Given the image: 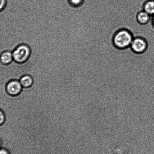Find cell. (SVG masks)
Returning <instances> with one entry per match:
<instances>
[{"label":"cell","mask_w":154,"mask_h":154,"mask_svg":"<svg viewBox=\"0 0 154 154\" xmlns=\"http://www.w3.org/2000/svg\"><path fill=\"white\" fill-rule=\"evenodd\" d=\"M23 87L18 80L10 81L6 86V90L9 95L13 96L19 95L21 92Z\"/></svg>","instance_id":"cell-3"},{"label":"cell","mask_w":154,"mask_h":154,"mask_svg":"<svg viewBox=\"0 0 154 154\" xmlns=\"http://www.w3.org/2000/svg\"><path fill=\"white\" fill-rule=\"evenodd\" d=\"M134 37L128 30L122 29L118 31L113 37V42L115 46L119 49H125L129 47L132 43Z\"/></svg>","instance_id":"cell-1"},{"label":"cell","mask_w":154,"mask_h":154,"mask_svg":"<svg viewBox=\"0 0 154 154\" xmlns=\"http://www.w3.org/2000/svg\"><path fill=\"white\" fill-rule=\"evenodd\" d=\"M0 154H10L9 151L5 148L0 149Z\"/></svg>","instance_id":"cell-12"},{"label":"cell","mask_w":154,"mask_h":154,"mask_svg":"<svg viewBox=\"0 0 154 154\" xmlns=\"http://www.w3.org/2000/svg\"><path fill=\"white\" fill-rule=\"evenodd\" d=\"M0 61L4 65L11 63L13 61L12 52L5 51L3 52L0 56Z\"/></svg>","instance_id":"cell-5"},{"label":"cell","mask_w":154,"mask_h":154,"mask_svg":"<svg viewBox=\"0 0 154 154\" xmlns=\"http://www.w3.org/2000/svg\"><path fill=\"white\" fill-rule=\"evenodd\" d=\"M19 82L23 88H29L32 86L33 79L29 75H25L20 78Z\"/></svg>","instance_id":"cell-6"},{"label":"cell","mask_w":154,"mask_h":154,"mask_svg":"<svg viewBox=\"0 0 154 154\" xmlns=\"http://www.w3.org/2000/svg\"><path fill=\"white\" fill-rule=\"evenodd\" d=\"M143 11L151 16L154 15V0L147 1L143 6Z\"/></svg>","instance_id":"cell-8"},{"label":"cell","mask_w":154,"mask_h":154,"mask_svg":"<svg viewBox=\"0 0 154 154\" xmlns=\"http://www.w3.org/2000/svg\"><path fill=\"white\" fill-rule=\"evenodd\" d=\"M151 16L144 11H140L137 16V21L141 24H145L150 20Z\"/></svg>","instance_id":"cell-7"},{"label":"cell","mask_w":154,"mask_h":154,"mask_svg":"<svg viewBox=\"0 0 154 154\" xmlns=\"http://www.w3.org/2000/svg\"><path fill=\"white\" fill-rule=\"evenodd\" d=\"M147 46L146 40L140 37L134 38L130 46L132 50L137 53H143L146 51Z\"/></svg>","instance_id":"cell-4"},{"label":"cell","mask_w":154,"mask_h":154,"mask_svg":"<svg viewBox=\"0 0 154 154\" xmlns=\"http://www.w3.org/2000/svg\"><path fill=\"white\" fill-rule=\"evenodd\" d=\"M3 146V142L2 140L0 139V149Z\"/></svg>","instance_id":"cell-13"},{"label":"cell","mask_w":154,"mask_h":154,"mask_svg":"<svg viewBox=\"0 0 154 154\" xmlns=\"http://www.w3.org/2000/svg\"><path fill=\"white\" fill-rule=\"evenodd\" d=\"M84 0H69L70 4L74 6L78 7L83 3Z\"/></svg>","instance_id":"cell-9"},{"label":"cell","mask_w":154,"mask_h":154,"mask_svg":"<svg viewBox=\"0 0 154 154\" xmlns=\"http://www.w3.org/2000/svg\"><path fill=\"white\" fill-rule=\"evenodd\" d=\"M7 4V0H0V11L5 8Z\"/></svg>","instance_id":"cell-11"},{"label":"cell","mask_w":154,"mask_h":154,"mask_svg":"<svg viewBox=\"0 0 154 154\" xmlns=\"http://www.w3.org/2000/svg\"><path fill=\"white\" fill-rule=\"evenodd\" d=\"M152 23H153V25L154 26V15L153 16H152Z\"/></svg>","instance_id":"cell-14"},{"label":"cell","mask_w":154,"mask_h":154,"mask_svg":"<svg viewBox=\"0 0 154 154\" xmlns=\"http://www.w3.org/2000/svg\"><path fill=\"white\" fill-rule=\"evenodd\" d=\"M31 53V49L27 45H19L12 52L13 60L19 63H23L29 59Z\"/></svg>","instance_id":"cell-2"},{"label":"cell","mask_w":154,"mask_h":154,"mask_svg":"<svg viewBox=\"0 0 154 154\" xmlns=\"http://www.w3.org/2000/svg\"><path fill=\"white\" fill-rule=\"evenodd\" d=\"M5 120V116L4 112L0 109V125L4 123Z\"/></svg>","instance_id":"cell-10"}]
</instances>
